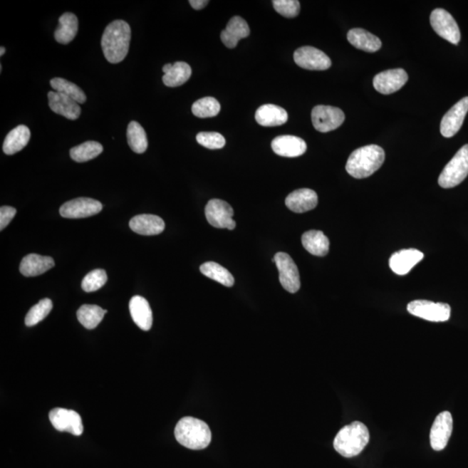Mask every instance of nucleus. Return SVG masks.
I'll use <instances>...</instances> for the list:
<instances>
[{
	"label": "nucleus",
	"mask_w": 468,
	"mask_h": 468,
	"mask_svg": "<svg viewBox=\"0 0 468 468\" xmlns=\"http://www.w3.org/2000/svg\"><path fill=\"white\" fill-rule=\"evenodd\" d=\"M205 214L208 223L216 228L234 230L236 223L234 221L233 208L226 202L213 199L208 202L205 208Z\"/></svg>",
	"instance_id": "6e6552de"
},
{
	"label": "nucleus",
	"mask_w": 468,
	"mask_h": 468,
	"mask_svg": "<svg viewBox=\"0 0 468 468\" xmlns=\"http://www.w3.org/2000/svg\"><path fill=\"white\" fill-rule=\"evenodd\" d=\"M275 154L283 157H298L306 153L307 145L302 138L294 135H279L271 142Z\"/></svg>",
	"instance_id": "f3484780"
},
{
	"label": "nucleus",
	"mask_w": 468,
	"mask_h": 468,
	"mask_svg": "<svg viewBox=\"0 0 468 468\" xmlns=\"http://www.w3.org/2000/svg\"><path fill=\"white\" fill-rule=\"evenodd\" d=\"M468 112V97L455 103L444 115L441 123V133L444 137L450 138L461 130Z\"/></svg>",
	"instance_id": "2eb2a0df"
},
{
	"label": "nucleus",
	"mask_w": 468,
	"mask_h": 468,
	"mask_svg": "<svg viewBox=\"0 0 468 468\" xmlns=\"http://www.w3.org/2000/svg\"><path fill=\"white\" fill-rule=\"evenodd\" d=\"M302 244L305 249L312 255L323 257L329 253L330 241L321 231H308L302 236Z\"/></svg>",
	"instance_id": "cd10ccee"
},
{
	"label": "nucleus",
	"mask_w": 468,
	"mask_h": 468,
	"mask_svg": "<svg viewBox=\"0 0 468 468\" xmlns=\"http://www.w3.org/2000/svg\"><path fill=\"white\" fill-rule=\"evenodd\" d=\"M279 273V281L284 289L290 293H298L301 286L298 266L289 254L278 253L274 256Z\"/></svg>",
	"instance_id": "1a4fd4ad"
},
{
	"label": "nucleus",
	"mask_w": 468,
	"mask_h": 468,
	"mask_svg": "<svg viewBox=\"0 0 468 468\" xmlns=\"http://www.w3.org/2000/svg\"><path fill=\"white\" fill-rule=\"evenodd\" d=\"M78 31V19L71 13L63 14L59 18V26L55 31V39L62 45H67L76 38Z\"/></svg>",
	"instance_id": "c756f323"
},
{
	"label": "nucleus",
	"mask_w": 468,
	"mask_h": 468,
	"mask_svg": "<svg viewBox=\"0 0 468 468\" xmlns=\"http://www.w3.org/2000/svg\"><path fill=\"white\" fill-rule=\"evenodd\" d=\"M196 140L208 150H221L226 145V139L216 132H201L196 135Z\"/></svg>",
	"instance_id": "58836bf2"
},
{
	"label": "nucleus",
	"mask_w": 468,
	"mask_h": 468,
	"mask_svg": "<svg viewBox=\"0 0 468 468\" xmlns=\"http://www.w3.org/2000/svg\"><path fill=\"white\" fill-rule=\"evenodd\" d=\"M430 23L434 31L440 37L457 46L461 40V31L453 16L444 9L432 11Z\"/></svg>",
	"instance_id": "9d476101"
},
{
	"label": "nucleus",
	"mask_w": 468,
	"mask_h": 468,
	"mask_svg": "<svg viewBox=\"0 0 468 468\" xmlns=\"http://www.w3.org/2000/svg\"><path fill=\"white\" fill-rule=\"evenodd\" d=\"M410 314L430 322H446L450 318L451 307L447 303L429 300H415L407 305Z\"/></svg>",
	"instance_id": "423d86ee"
},
{
	"label": "nucleus",
	"mask_w": 468,
	"mask_h": 468,
	"mask_svg": "<svg viewBox=\"0 0 468 468\" xmlns=\"http://www.w3.org/2000/svg\"><path fill=\"white\" fill-rule=\"evenodd\" d=\"M409 80V76L403 69L388 70L375 76L373 85L383 95H390L401 90Z\"/></svg>",
	"instance_id": "dca6fc26"
},
{
	"label": "nucleus",
	"mask_w": 468,
	"mask_h": 468,
	"mask_svg": "<svg viewBox=\"0 0 468 468\" xmlns=\"http://www.w3.org/2000/svg\"><path fill=\"white\" fill-rule=\"evenodd\" d=\"M209 3L208 0H190L189 4L194 10H202Z\"/></svg>",
	"instance_id": "79ce46f5"
},
{
	"label": "nucleus",
	"mask_w": 468,
	"mask_h": 468,
	"mask_svg": "<svg viewBox=\"0 0 468 468\" xmlns=\"http://www.w3.org/2000/svg\"><path fill=\"white\" fill-rule=\"evenodd\" d=\"M31 138V131L25 125H19L9 132L3 144L4 153L13 155L21 151Z\"/></svg>",
	"instance_id": "c85d7f7f"
},
{
	"label": "nucleus",
	"mask_w": 468,
	"mask_h": 468,
	"mask_svg": "<svg viewBox=\"0 0 468 468\" xmlns=\"http://www.w3.org/2000/svg\"><path fill=\"white\" fill-rule=\"evenodd\" d=\"M128 143L130 149L137 154H142L147 149V138L145 130L137 122H131L127 129Z\"/></svg>",
	"instance_id": "473e14b6"
},
{
	"label": "nucleus",
	"mask_w": 468,
	"mask_h": 468,
	"mask_svg": "<svg viewBox=\"0 0 468 468\" xmlns=\"http://www.w3.org/2000/svg\"><path fill=\"white\" fill-rule=\"evenodd\" d=\"M50 109L56 114L63 115L69 120H77L81 115L79 103L67 95L58 92L50 91L48 93Z\"/></svg>",
	"instance_id": "a211bd4d"
},
{
	"label": "nucleus",
	"mask_w": 468,
	"mask_h": 468,
	"mask_svg": "<svg viewBox=\"0 0 468 468\" xmlns=\"http://www.w3.org/2000/svg\"><path fill=\"white\" fill-rule=\"evenodd\" d=\"M52 89L56 92L67 95L79 104L86 102V95L81 88L66 79L56 78L51 80Z\"/></svg>",
	"instance_id": "f704fd0d"
},
{
	"label": "nucleus",
	"mask_w": 468,
	"mask_h": 468,
	"mask_svg": "<svg viewBox=\"0 0 468 468\" xmlns=\"http://www.w3.org/2000/svg\"><path fill=\"white\" fill-rule=\"evenodd\" d=\"M221 111V104L214 98L207 97L197 100L192 106L195 117L207 118L216 117Z\"/></svg>",
	"instance_id": "c9c22d12"
},
{
	"label": "nucleus",
	"mask_w": 468,
	"mask_h": 468,
	"mask_svg": "<svg viewBox=\"0 0 468 468\" xmlns=\"http://www.w3.org/2000/svg\"><path fill=\"white\" fill-rule=\"evenodd\" d=\"M108 280L106 271L103 269H97L90 271L85 276L82 282L83 290L86 293L95 291L105 285Z\"/></svg>",
	"instance_id": "4c0bfd02"
},
{
	"label": "nucleus",
	"mask_w": 468,
	"mask_h": 468,
	"mask_svg": "<svg viewBox=\"0 0 468 468\" xmlns=\"http://www.w3.org/2000/svg\"><path fill=\"white\" fill-rule=\"evenodd\" d=\"M132 319L140 329L150 331L153 325V314L149 302L141 296H135L130 302Z\"/></svg>",
	"instance_id": "5701e85b"
},
{
	"label": "nucleus",
	"mask_w": 468,
	"mask_h": 468,
	"mask_svg": "<svg viewBox=\"0 0 468 468\" xmlns=\"http://www.w3.org/2000/svg\"><path fill=\"white\" fill-rule=\"evenodd\" d=\"M176 441L192 450L206 449L211 442L212 433L206 422L194 417L180 420L175 427Z\"/></svg>",
	"instance_id": "7ed1b4c3"
},
{
	"label": "nucleus",
	"mask_w": 468,
	"mask_h": 468,
	"mask_svg": "<svg viewBox=\"0 0 468 468\" xmlns=\"http://www.w3.org/2000/svg\"><path fill=\"white\" fill-rule=\"evenodd\" d=\"M52 308H53V303H52L51 299H42L37 305L31 308V310L28 312L26 317V325L28 327L38 325L49 315Z\"/></svg>",
	"instance_id": "e433bc0d"
},
{
	"label": "nucleus",
	"mask_w": 468,
	"mask_h": 468,
	"mask_svg": "<svg viewBox=\"0 0 468 468\" xmlns=\"http://www.w3.org/2000/svg\"><path fill=\"white\" fill-rule=\"evenodd\" d=\"M5 53H6V48L1 46V48H0V56H1L2 57V56Z\"/></svg>",
	"instance_id": "37998d69"
},
{
	"label": "nucleus",
	"mask_w": 468,
	"mask_h": 468,
	"mask_svg": "<svg viewBox=\"0 0 468 468\" xmlns=\"http://www.w3.org/2000/svg\"><path fill=\"white\" fill-rule=\"evenodd\" d=\"M250 35V28L245 19L239 16L232 18L221 34L222 41L229 49H234L239 40Z\"/></svg>",
	"instance_id": "4be33fe9"
},
{
	"label": "nucleus",
	"mask_w": 468,
	"mask_h": 468,
	"mask_svg": "<svg viewBox=\"0 0 468 468\" xmlns=\"http://www.w3.org/2000/svg\"><path fill=\"white\" fill-rule=\"evenodd\" d=\"M453 432V417L449 411L442 412L435 418L430 431V444L432 449L442 451L449 443Z\"/></svg>",
	"instance_id": "4468645a"
},
{
	"label": "nucleus",
	"mask_w": 468,
	"mask_h": 468,
	"mask_svg": "<svg viewBox=\"0 0 468 468\" xmlns=\"http://www.w3.org/2000/svg\"><path fill=\"white\" fill-rule=\"evenodd\" d=\"M52 426L60 432H68L76 436L83 434V426L81 416L77 412L56 407L49 414Z\"/></svg>",
	"instance_id": "f8f14e48"
},
{
	"label": "nucleus",
	"mask_w": 468,
	"mask_h": 468,
	"mask_svg": "<svg viewBox=\"0 0 468 468\" xmlns=\"http://www.w3.org/2000/svg\"><path fill=\"white\" fill-rule=\"evenodd\" d=\"M424 258L422 251L404 249L395 253L390 259V266L395 274L406 275Z\"/></svg>",
	"instance_id": "aec40b11"
},
{
	"label": "nucleus",
	"mask_w": 468,
	"mask_h": 468,
	"mask_svg": "<svg viewBox=\"0 0 468 468\" xmlns=\"http://www.w3.org/2000/svg\"><path fill=\"white\" fill-rule=\"evenodd\" d=\"M370 442V432L361 422H353L340 430L334 440V449L345 458L361 454Z\"/></svg>",
	"instance_id": "20e7f679"
},
{
	"label": "nucleus",
	"mask_w": 468,
	"mask_h": 468,
	"mask_svg": "<svg viewBox=\"0 0 468 468\" xmlns=\"http://www.w3.org/2000/svg\"><path fill=\"white\" fill-rule=\"evenodd\" d=\"M312 124L316 130L327 133L337 130L345 120V115L339 108L318 105L311 111Z\"/></svg>",
	"instance_id": "0eeeda50"
},
{
	"label": "nucleus",
	"mask_w": 468,
	"mask_h": 468,
	"mask_svg": "<svg viewBox=\"0 0 468 468\" xmlns=\"http://www.w3.org/2000/svg\"><path fill=\"white\" fill-rule=\"evenodd\" d=\"M294 61L299 67L309 71H326L331 66L329 57L317 48L303 46L294 52Z\"/></svg>",
	"instance_id": "ddd939ff"
},
{
	"label": "nucleus",
	"mask_w": 468,
	"mask_h": 468,
	"mask_svg": "<svg viewBox=\"0 0 468 468\" xmlns=\"http://www.w3.org/2000/svg\"><path fill=\"white\" fill-rule=\"evenodd\" d=\"M468 175V144L463 146L453 159L444 167L438 180L443 189H452L459 185Z\"/></svg>",
	"instance_id": "39448f33"
},
{
	"label": "nucleus",
	"mask_w": 468,
	"mask_h": 468,
	"mask_svg": "<svg viewBox=\"0 0 468 468\" xmlns=\"http://www.w3.org/2000/svg\"><path fill=\"white\" fill-rule=\"evenodd\" d=\"M385 152L378 145H368L352 152L346 163L348 174L355 179L370 177L382 167Z\"/></svg>",
	"instance_id": "f03ea898"
},
{
	"label": "nucleus",
	"mask_w": 468,
	"mask_h": 468,
	"mask_svg": "<svg viewBox=\"0 0 468 468\" xmlns=\"http://www.w3.org/2000/svg\"><path fill=\"white\" fill-rule=\"evenodd\" d=\"M318 197L315 191L302 189L293 192L287 196L286 205L294 213L302 214L314 209L318 206Z\"/></svg>",
	"instance_id": "6ab92c4d"
},
{
	"label": "nucleus",
	"mask_w": 468,
	"mask_h": 468,
	"mask_svg": "<svg viewBox=\"0 0 468 468\" xmlns=\"http://www.w3.org/2000/svg\"><path fill=\"white\" fill-rule=\"evenodd\" d=\"M256 121L264 127H277L287 122L288 114L283 108L274 104L260 106L255 114Z\"/></svg>",
	"instance_id": "393cba45"
},
{
	"label": "nucleus",
	"mask_w": 468,
	"mask_h": 468,
	"mask_svg": "<svg viewBox=\"0 0 468 468\" xmlns=\"http://www.w3.org/2000/svg\"><path fill=\"white\" fill-rule=\"evenodd\" d=\"M17 210L13 207L3 206L0 208V230H4L13 221Z\"/></svg>",
	"instance_id": "a19ab883"
},
{
	"label": "nucleus",
	"mask_w": 468,
	"mask_h": 468,
	"mask_svg": "<svg viewBox=\"0 0 468 468\" xmlns=\"http://www.w3.org/2000/svg\"><path fill=\"white\" fill-rule=\"evenodd\" d=\"M347 38L354 47L370 53L379 51L382 47V41L377 36L360 28L350 30L348 33Z\"/></svg>",
	"instance_id": "bb28decb"
},
{
	"label": "nucleus",
	"mask_w": 468,
	"mask_h": 468,
	"mask_svg": "<svg viewBox=\"0 0 468 468\" xmlns=\"http://www.w3.org/2000/svg\"><path fill=\"white\" fill-rule=\"evenodd\" d=\"M201 273L206 277L214 280L227 287L234 285V278L229 271L215 262H207L199 268Z\"/></svg>",
	"instance_id": "2f4dec72"
},
{
	"label": "nucleus",
	"mask_w": 468,
	"mask_h": 468,
	"mask_svg": "<svg viewBox=\"0 0 468 468\" xmlns=\"http://www.w3.org/2000/svg\"><path fill=\"white\" fill-rule=\"evenodd\" d=\"M102 209V203L97 199L82 197L63 204L59 213L63 218L82 219L98 214Z\"/></svg>",
	"instance_id": "9b49d317"
},
{
	"label": "nucleus",
	"mask_w": 468,
	"mask_h": 468,
	"mask_svg": "<svg viewBox=\"0 0 468 468\" xmlns=\"http://www.w3.org/2000/svg\"><path fill=\"white\" fill-rule=\"evenodd\" d=\"M107 313L106 310L93 305H83L78 311V319L80 323L88 330L97 327Z\"/></svg>",
	"instance_id": "7c9ffc66"
},
{
	"label": "nucleus",
	"mask_w": 468,
	"mask_h": 468,
	"mask_svg": "<svg viewBox=\"0 0 468 468\" xmlns=\"http://www.w3.org/2000/svg\"><path fill=\"white\" fill-rule=\"evenodd\" d=\"M276 11L285 18H295L299 14L300 3L298 0H274Z\"/></svg>",
	"instance_id": "ea45409f"
},
{
	"label": "nucleus",
	"mask_w": 468,
	"mask_h": 468,
	"mask_svg": "<svg viewBox=\"0 0 468 468\" xmlns=\"http://www.w3.org/2000/svg\"><path fill=\"white\" fill-rule=\"evenodd\" d=\"M164 76L162 81L167 87H179L189 80L192 75V69L189 63L185 62H176L174 65L167 63L162 67Z\"/></svg>",
	"instance_id": "a878e982"
},
{
	"label": "nucleus",
	"mask_w": 468,
	"mask_h": 468,
	"mask_svg": "<svg viewBox=\"0 0 468 468\" xmlns=\"http://www.w3.org/2000/svg\"><path fill=\"white\" fill-rule=\"evenodd\" d=\"M103 147L101 143L89 141L72 147L70 155L73 161L82 163L97 158L99 155L103 153Z\"/></svg>",
	"instance_id": "72a5a7b5"
},
{
	"label": "nucleus",
	"mask_w": 468,
	"mask_h": 468,
	"mask_svg": "<svg viewBox=\"0 0 468 468\" xmlns=\"http://www.w3.org/2000/svg\"><path fill=\"white\" fill-rule=\"evenodd\" d=\"M131 29L123 20H115L105 28L102 38V49L108 62L123 61L130 50Z\"/></svg>",
	"instance_id": "f257e3e1"
},
{
	"label": "nucleus",
	"mask_w": 468,
	"mask_h": 468,
	"mask_svg": "<svg viewBox=\"0 0 468 468\" xmlns=\"http://www.w3.org/2000/svg\"><path fill=\"white\" fill-rule=\"evenodd\" d=\"M130 227L135 234L153 236L162 233L165 222L157 215L141 214L131 219Z\"/></svg>",
	"instance_id": "412c9836"
},
{
	"label": "nucleus",
	"mask_w": 468,
	"mask_h": 468,
	"mask_svg": "<svg viewBox=\"0 0 468 468\" xmlns=\"http://www.w3.org/2000/svg\"><path fill=\"white\" fill-rule=\"evenodd\" d=\"M55 266L53 259L48 256L31 254L26 256L20 263L19 270L26 277L42 275Z\"/></svg>",
	"instance_id": "b1692460"
}]
</instances>
